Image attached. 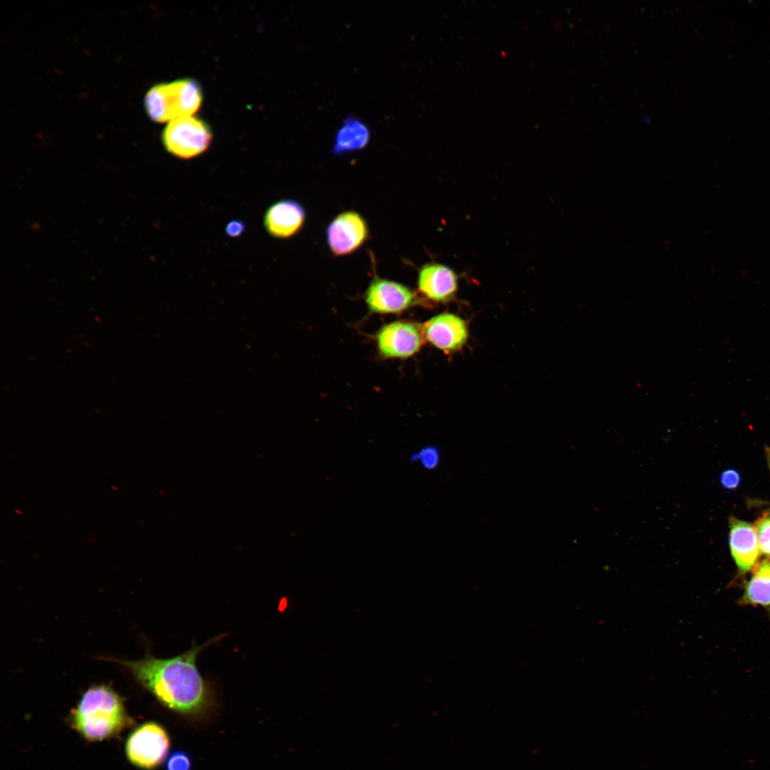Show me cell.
Returning <instances> with one entry per match:
<instances>
[{"label": "cell", "mask_w": 770, "mask_h": 770, "mask_svg": "<svg viewBox=\"0 0 770 770\" xmlns=\"http://www.w3.org/2000/svg\"><path fill=\"white\" fill-rule=\"evenodd\" d=\"M202 101L199 84L194 80L184 78L151 87L145 96L144 106L151 120L169 123L178 118L193 115L199 110Z\"/></svg>", "instance_id": "cell-3"}, {"label": "cell", "mask_w": 770, "mask_h": 770, "mask_svg": "<svg viewBox=\"0 0 770 770\" xmlns=\"http://www.w3.org/2000/svg\"><path fill=\"white\" fill-rule=\"evenodd\" d=\"M426 340L446 354L461 350L468 339L466 322L451 312L433 316L423 326Z\"/></svg>", "instance_id": "cell-9"}, {"label": "cell", "mask_w": 770, "mask_h": 770, "mask_svg": "<svg viewBox=\"0 0 770 770\" xmlns=\"http://www.w3.org/2000/svg\"><path fill=\"white\" fill-rule=\"evenodd\" d=\"M245 227V223L243 221L233 220L226 225L225 234L232 238L238 237L244 233Z\"/></svg>", "instance_id": "cell-19"}, {"label": "cell", "mask_w": 770, "mask_h": 770, "mask_svg": "<svg viewBox=\"0 0 770 770\" xmlns=\"http://www.w3.org/2000/svg\"><path fill=\"white\" fill-rule=\"evenodd\" d=\"M192 761L188 754L182 751L173 752L166 762L167 770H190Z\"/></svg>", "instance_id": "cell-17"}, {"label": "cell", "mask_w": 770, "mask_h": 770, "mask_svg": "<svg viewBox=\"0 0 770 770\" xmlns=\"http://www.w3.org/2000/svg\"><path fill=\"white\" fill-rule=\"evenodd\" d=\"M417 288L430 302L446 303L452 300L458 290V277L453 270L438 263L424 264L419 271Z\"/></svg>", "instance_id": "cell-10"}, {"label": "cell", "mask_w": 770, "mask_h": 770, "mask_svg": "<svg viewBox=\"0 0 770 770\" xmlns=\"http://www.w3.org/2000/svg\"><path fill=\"white\" fill-rule=\"evenodd\" d=\"M441 456L439 449L435 446L429 445L414 453L411 456L410 461L419 463L424 469L432 471L438 467Z\"/></svg>", "instance_id": "cell-15"}, {"label": "cell", "mask_w": 770, "mask_h": 770, "mask_svg": "<svg viewBox=\"0 0 770 770\" xmlns=\"http://www.w3.org/2000/svg\"><path fill=\"white\" fill-rule=\"evenodd\" d=\"M210 127L192 116L176 118L168 123L162 133V142L168 153L183 160L204 153L212 140Z\"/></svg>", "instance_id": "cell-4"}, {"label": "cell", "mask_w": 770, "mask_h": 770, "mask_svg": "<svg viewBox=\"0 0 770 770\" xmlns=\"http://www.w3.org/2000/svg\"><path fill=\"white\" fill-rule=\"evenodd\" d=\"M741 602L751 605L770 606V562L762 561L746 584Z\"/></svg>", "instance_id": "cell-14"}, {"label": "cell", "mask_w": 770, "mask_h": 770, "mask_svg": "<svg viewBox=\"0 0 770 770\" xmlns=\"http://www.w3.org/2000/svg\"><path fill=\"white\" fill-rule=\"evenodd\" d=\"M370 138L369 126L359 118L349 116L336 132L332 153L339 155L359 150L367 145Z\"/></svg>", "instance_id": "cell-13"}, {"label": "cell", "mask_w": 770, "mask_h": 770, "mask_svg": "<svg viewBox=\"0 0 770 770\" xmlns=\"http://www.w3.org/2000/svg\"><path fill=\"white\" fill-rule=\"evenodd\" d=\"M364 300L370 312L380 314H399L419 302L409 287L376 273L365 291Z\"/></svg>", "instance_id": "cell-7"}, {"label": "cell", "mask_w": 770, "mask_h": 770, "mask_svg": "<svg viewBox=\"0 0 770 770\" xmlns=\"http://www.w3.org/2000/svg\"><path fill=\"white\" fill-rule=\"evenodd\" d=\"M720 481L726 488L734 489L739 485L740 476L736 471L727 470L722 473Z\"/></svg>", "instance_id": "cell-18"}, {"label": "cell", "mask_w": 770, "mask_h": 770, "mask_svg": "<svg viewBox=\"0 0 770 770\" xmlns=\"http://www.w3.org/2000/svg\"><path fill=\"white\" fill-rule=\"evenodd\" d=\"M170 746L169 735L165 728L154 722L138 727L128 736L125 753L135 766L153 769L165 760Z\"/></svg>", "instance_id": "cell-5"}, {"label": "cell", "mask_w": 770, "mask_h": 770, "mask_svg": "<svg viewBox=\"0 0 770 770\" xmlns=\"http://www.w3.org/2000/svg\"><path fill=\"white\" fill-rule=\"evenodd\" d=\"M729 544L738 569L743 573L751 570L756 564L760 553L755 528L747 522L732 518Z\"/></svg>", "instance_id": "cell-12"}, {"label": "cell", "mask_w": 770, "mask_h": 770, "mask_svg": "<svg viewBox=\"0 0 770 770\" xmlns=\"http://www.w3.org/2000/svg\"><path fill=\"white\" fill-rule=\"evenodd\" d=\"M130 723L122 700L104 685L88 689L74 709L72 724L90 741H101L118 734Z\"/></svg>", "instance_id": "cell-2"}, {"label": "cell", "mask_w": 770, "mask_h": 770, "mask_svg": "<svg viewBox=\"0 0 770 770\" xmlns=\"http://www.w3.org/2000/svg\"><path fill=\"white\" fill-rule=\"evenodd\" d=\"M755 529L760 551L770 557V516L764 515L759 518Z\"/></svg>", "instance_id": "cell-16"}, {"label": "cell", "mask_w": 770, "mask_h": 770, "mask_svg": "<svg viewBox=\"0 0 770 770\" xmlns=\"http://www.w3.org/2000/svg\"><path fill=\"white\" fill-rule=\"evenodd\" d=\"M218 638L186 652L160 659L150 654L136 661H121L135 679L164 706L192 715L205 710L211 702V690L197 667L200 652Z\"/></svg>", "instance_id": "cell-1"}, {"label": "cell", "mask_w": 770, "mask_h": 770, "mask_svg": "<svg viewBox=\"0 0 770 770\" xmlns=\"http://www.w3.org/2000/svg\"><path fill=\"white\" fill-rule=\"evenodd\" d=\"M368 225L364 217L353 210L337 215L326 230L327 246L334 256H344L359 249L369 239Z\"/></svg>", "instance_id": "cell-8"}, {"label": "cell", "mask_w": 770, "mask_h": 770, "mask_svg": "<svg viewBox=\"0 0 770 770\" xmlns=\"http://www.w3.org/2000/svg\"><path fill=\"white\" fill-rule=\"evenodd\" d=\"M306 220V210L292 199L278 200L266 210L263 225L267 232L277 239H287L298 233Z\"/></svg>", "instance_id": "cell-11"}, {"label": "cell", "mask_w": 770, "mask_h": 770, "mask_svg": "<svg viewBox=\"0 0 770 770\" xmlns=\"http://www.w3.org/2000/svg\"><path fill=\"white\" fill-rule=\"evenodd\" d=\"M375 338L382 358L401 359L416 354L426 339L423 326L408 321H396L382 326Z\"/></svg>", "instance_id": "cell-6"}]
</instances>
